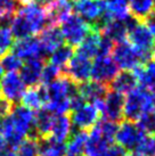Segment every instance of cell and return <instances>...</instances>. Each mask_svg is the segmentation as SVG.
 Segmentation results:
<instances>
[{
	"label": "cell",
	"instance_id": "1",
	"mask_svg": "<svg viewBox=\"0 0 155 156\" xmlns=\"http://www.w3.org/2000/svg\"><path fill=\"white\" fill-rule=\"evenodd\" d=\"M151 112V92L138 86L124 97L123 121L136 122L142 113Z\"/></svg>",
	"mask_w": 155,
	"mask_h": 156
},
{
	"label": "cell",
	"instance_id": "2",
	"mask_svg": "<svg viewBox=\"0 0 155 156\" xmlns=\"http://www.w3.org/2000/svg\"><path fill=\"white\" fill-rule=\"evenodd\" d=\"M59 30L62 32L64 42L75 48L88 34L91 27L77 14H71L65 21L60 23Z\"/></svg>",
	"mask_w": 155,
	"mask_h": 156
},
{
	"label": "cell",
	"instance_id": "3",
	"mask_svg": "<svg viewBox=\"0 0 155 156\" xmlns=\"http://www.w3.org/2000/svg\"><path fill=\"white\" fill-rule=\"evenodd\" d=\"M25 90L26 86L17 72H7L0 80L1 97L12 105L17 104Z\"/></svg>",
	"mask_w": 155,
	"mask_h": 156
},
{
	"label": "cell",
	"instance_id": "4",
	"mask_svg": "<svg viewBox=\"0 0 155 156\" xmlns=\"http://www.w3.org/2000/svg\"><path fill=\"white\" fill-rule=\"evenodd\" d=\"M15 129L24 137H34L35 112L25 107L24 105L15 104L9 113Z\"/></svg>",
	"mask_w": 155,
	"mask_h": 156
},
{
	"label": "cell",
	"instance_id": "5",
	"mask_svg": "<svg viewBox=\"0 0 155 156\" xmlns=\"http://www.w3.org/2000/svg\"><path fill=\"white\" fill-rule=\"evenodd\" d=\"M17 12L30 24L33 35L40 34L47 26H49L48 25L46 10L37 1L22 5V7L18 9Z\"/></svg>",
	"mask_w": 155,
	"mask_h": 156
},
{
	"label": "cell",
	"instance_id": "6",
	"mask_svg": "<svg viewBox=\"0 0 155 156\" xmlns=\"http://www.w3.org/2000/svg\"><path fill=\"white\" fill-rule=\"evenodd\" d=\"M145 134L135 122L122 121L116 131L115 140L116 144L124 147L129 153H132Z\"/></svg>",
	"mask_w": 155,
	"mask_h": 156
},
{
	"label": "cell",
	"instance_id": "7",
	"mask_svg": "<svg viewBox=\"0 0 155 156\" xmlns=\"http://www.w3.org/2000/svg\"><path fill=\"white\" fill-rule=\"evenodd\" d=\"M13 54H15L22 61H29L34 58L46 59V54L43 51L39 37L32 35L24 39H18L13 44Z\"/></svg>",
	"mask_w": 155,
	"mask_h": 156
},
{
	"label": "cell",
	"instance_id": "8",
	"mask_svg": "<svg viewBox=\"0 0 155 156\" xmlns=\"http://www.w3.org/2000/svg\"><path fill=\"white\" fill-rule=\"evenodd\" d=\"M91 65L92 63L89 58L74 54L63 69V73L78 84L87 82L90 80Z\"/></svg>",
	"mask_w": 155,
	"mask_h": 156
},
{
	"label": "cell",
	"instance_id": "9",
	"mask_svg": "<svg viewBox=\"0 0 155 156\" xmlns=\"http://www.w3.org/2000/svg\"><path fill=\"white\" fill-rule=\"evenodd\" d=\"M106 4L104 0H75L73 9L78 16L92 27L99 17L106 10Z\"/></svg>",
	"mask_w": 155,
	"mask_h": 156
},
{
	"label": "cell",
	"instance_id": "10",
	"mask_svg": "<svg viewBox=\"0 0 155 156\" xmlns=\"http://www.w3.org/2000/svg\"><path fill=\"white\" fill-rule=\"evenodd\" d=\"M119 73V67L111 56H96L91 65L90 79L92 81L110 84Z\"/></svg>",
	"mask_w": 155,
	"mask_h": 156
},
{
	"label": "cell",
	"instance_id": "11",
	"mask_svg": "<svg viewBox=\"0 0 155 156\" xmlns=\"http://www.w3.org/2000/svg\"><path fill=\"white\" fill-rule=\"evenodd\" d=\"M123 105H124V95L110 90L104 99L103 108L100 111L103 120H107L117 124L121 123L123 121Z\"/></svg>",
	"mask_w": 155,
	"mask_h": 156
},
{
	"label": "cell",
	"instance_id": "12",
	"mask_svg": "<svg viewBox=\"0 0 155 156\" xmlns=\"http://www.w3.org/2000/svg\"><path fill=\"white\" fill-rule=\"evenodd\" d=\"M112 55L113 61L121 69H132L140 65L138 61L137 50L128 40L114 44Z\"/></svg>",
	"mask_w": 155,
	"mask_h": 156
},
{
	"label": "cell",
	"instance_id": "13",
	"mask_svg": "<svg viewBox=\"0 0 155 156\" xmlns=\"http://www.w3.org/2000/svg\"><path fill=\"white\" fill-rule=\"evenodd\" d=\"M99 115V111L95 105L88 103L85 106H82L81 108L70 112L69 114L72 126L79 130L86 131H89L98 122Z\"/></svg>",
	"mask_w": 155,
	"mask_h": 156
},
{
	"label": "cell",
	"instance_id": "14",
	"mask_svg": "<svg viewBox=\"0 0 155 156\" xmlns=\"http://www.w3.org/2000/svg\"><path fill=\"white\" fill-rule=\"evenodd\" d=\"M48 25L58 26L72 14L73 2L71 0H50L45 7Z\"/></svg>",
	"mask_w": 155,
	"mask_h": 156
},
{
	"label": "cell",
	"instance_id": "15",
	"mask_svg": "<svg viewBox=\"0 0 155 156\" xmlns=\"http://www.w3.org/2000/svg\"><path fill=\"white\" fill-rule=\"evenodd\" d=\"M127 40L137 50L153 51L155 48V39L151 30L145 23L140 22L134 30H131L127 35Z\"/></svg>",
	"mask_w": 155,
	"mask_h": 156
},
{
	"label": "cell",
	"instance_id": "16",
	"mask_svg": "<svg viewBox=\"0 0 155 156\" xmlns=\"http://www.w3.org/2000/svg\"><path fill=\"white\" fill-rule=\"evenodd\" d=\"M111 144L104 138L96 123L88 131V139L85 145V156H106L107 148Z\"/></svg>",
	"mask_w": 155,
	"mask_h": 156
},
{
	"label": "cell",
	"instance_id": "17",
	"mask_svg": "<svg viewBox=\"0 0 155 156\" xmlns=\"http://www.w3.org/2000/svg\"><path fill=\"white\" fill-rule=\"evenodd\" d=\"M78 91L87 103L95 104L105 99L107 92L110 91V86L97 81H87L78 84Z\"/></svg>",
	"mask_w": 155,
	"mask_h": 156
},
{
	"label": "cell",
	"instance_id": "18",
	"mask_svg": "<svg viewBox=\"0 0 155 156\" xmlns=\"http://www.w3.org/2000/svg\"><path fill=\"white\" fill-rule=\"evenodd\" d=\"M43 65H45V59L41 58L29 59L25 63H23L18 74L26 87H35L40 83Z\"/></svg>",
	"mask_w": 155,
	"mask_h": 156
},
{
	"label": "cell",
	"instance_id": "19",
	"mask_svg": "<svg viewBox=\"0 0 155 156\" xmlns=\"http://www.w3.org/2000/svg\"><path fill=\"white\" fill-rule=\"evenodd\" d=\"M22 105L25 107L32 109L33 112H37L40 108L45 107V105L48 101L47 88L43 84H39L35 87H30L24 91V94L21 98Z\"/></svg>",
	"mask_w": 155,
	"mask_h": 156
},
{
	"label": "cell",
	"instance_id": "20",
	"mask_svg": "<svg viewBox=\"0 0 155 156\" xmlns=\"http://www.w3.org/2000/svg\"><path fill=\"white\" fill-rule=\"evenodd\" d=\"M108 86H110V90L125 95L136 89L139 84H138L136 75L131 69H122L121 72L116 74L115 78L113 79Z\"/></svg>",
	"mask_w": 155,
	"mask_h": 156
},
{
	"label": "cell",
	"instance_id": "21",
	"mask_svg": "<svg viewBox=\"0 0 155 156\" xmlns=\"http://www.w3.org/2000/svg\"><path fill=\"white\" fill-rule=\"evenodd\" d=\"M39 40L46 56H49L56 48L64 44V39L58 26H47L40 33Z\"/></svg>",
	"mask_w": 155,
	"mask_h": 156
},
{
	"label": "cell",
	"instance_id": "22",
	"mask_svg": "<svg viewBox=\"0 0 155 156\" xmlns=\"http://www.w3.org/2000/svg\"><path fill=\"white\" fill-rule=\"evenodd\" d=\"M99 39H100V33L91 27V30L83 38V40L74 48V50H75L74 54L87 57L89 59H91L92 57H96L97 51H98Z\"/></svg>",
	"mask_w": 155,
	"mask_h": 156
},
{
	"label": "cell",
	"instance_id": "23",
	"mask_svg": "<svg viewBox=\"0 0 155 156\" xmlns=\"http://www.w3.org/2000/svg\"><path fill=\"white\" fill-rule=\"evenodd\" d=\"M55 115L50 113L46 107H42L35 112L34 117V137L43 138L50 136L52 121Z\"/></svg>",
	"mask_w": 155,
	"mask_h": 156
},
{
	"label": "cell",
	"instance_id": "24",
	"mask_svg": "<svg viewBox=\"0 0 155 156\" xmlns=\"http://www.w3.org/2000/svg\"><path fill=\"white\" fill-rule=\"evenodd\" d=\"M71 132H72V123H71L69 114L55 115L52 130H50V137L58 141L65 143L70 138Z\"/></svg>",
	"mask_w": 155,
	"mask_h": 156
},
{
	"label": "cell",
	"instance_id": "25",
	"mask_svg": "<svg viewBox=\"0 0 155 156\" xmlns=\"http://www.w3.org/2000/svg\"><path fill=\"white\" fill-rule=\"evenodd\" d=\"M88 139V131L78 130L71 132L70 138L67 139L65 156H83L85 154V145Z\"/></svg>",
	"mask_w": 155,
	"mask_h": 156
},
{
	"label": "cell",
	"instance_id": "26",
	"mask_svg": "<svg viewBox=\"0 0 155 156\" xmlns=\"http://www.w3.org/2000/svg\"><path fill=\"white\" fill-rule=\"evenodd\" d=\"M39 156H65L66 145L52 137L38 138Z\"/></svg>",
	"mask_w": 155,
	"mask_h": 156
},
{
	"label": "cell",
	"instance_id": "27",
	"mask_svg": "<svg viewBox=\"0 0 155 156\" xmlns=\"http://www.w3.org/2000/svg\"><path fill=\"white\" fill-rule=\"evenodd\" d=\"M99 33L102 35L107 37L108 39L112 40L114 44H117V42L127 40L128 31H127L124 23L122 21H120V20H112Z\"/></svg>",
	"mask_w": 155,
	"mask_h": 156
},
{
	"label": "cell",
	"instance_id": "28",
	"mask_svg": "<svg viewBox=\"0 0 155 156\" xmlns=\"http://www.w3.org/2000/svg\"><path fill=\"white\" fill-rule=\"evenodd\" d=\"M128 8L129 13L142 23L150 14L154 12L153 0H129Z\"/></svg>",
	"mask_w": 155,
	"mask_h": 156
},
{
	"label": "cell",
	"instance_id": "29",
	"mask_svg": "<svg viewBox=\"0 0 155 156\" xmlns=\"http://www.w3.org/2000/svg\"><path fill=\"white\" fill-rule=\"evenodd\" d=\"M74 47L69 46V44H62L58 48H56L54 51L49 55V63H52L54 65L58 67H64L69 61L72 58L74 55Z\"/></svg>",
	"mask_w": 155,
	"mask_h": 156
},
{
	"label": "cell",
	"instance_id": "30",
	"mask_svg": "<svg viewBox=\"0 0 155 156\" xmlns=\"http://www.w3.org/2000/svg\"><path fill=\"white\" fill-rule=\"evenodd\" d=\"M17 10V0H0V26H8Z\"/></svg>",
	"mask_w": 155,
	"mask_h": 156
},
{
	"label": "cell",
	"instance_id": "31",
	"mask_svg": "<svg viewBox=\"0 0 155 156\" xmlns=\"http://www.w3.org/2000/svg\"><path fill=\"white\" fill-rule=\"evenodd\" d=\"M132 154L142 156H155V138L151 134H145L138 143Z\"/></svg>",
	"mask_w": 155,
	"mask_h": 156
},
{
	"label": "cell",
	"instance_id": "32",
	"mask_svg": "<svg viewBox=\"0 0 155 156\" xmlns=\"http://www.w3.org/2000/svg\"><path fill=\"white\" fill-rule=\"evenodd\" d=\"M63 73V69H60L58 66L54 65L52 63L45 64L42 69V73H41V79L40 82L43 86H48L52 82L56 81Z\"/></svg>",
	"mask_w": 155,
	"mask_h": 156
},
{
	"label": "cell",
	"instance_id": "33",
	"mask_svg": "<svg viewBox=\"0 0 155 156\" xmlns=\"http://www.w3.org/2000/svg\"><path fill=\"white\" fill-rule=\"evenodd\" d=\"M16 156H39L38 138L27 137L16 149Z\"/></svg>",
	"mask_w": 155,
	"mask_h": 156
},
{
	"label": "cell",
	"instance_id": "34",
	"mask_svg": "<svg viewBox=\"0 0 155 156\" xmlns=\"http://www.w3.org/2000/svg\"><path fill=\"white\" fill-rule=\"evenodd\" d=\"M137 126L144 131V133L155 134V112H146L142 113L140 117L138 119Z\"/></svg>",
	"mask_w": 155,
	"mask_h": 156
},
{
	"label": "cell",
	"instance_id": "35",
	"mask_svg": "<svg viewBox=\"0 0 155 156\" xmlns=\"http://www.w3.org/2000/svg\"><path fill=\"white\" fill-rule=\"evenodd\" d=\"M97 126L99 128V131L104 138L107 140L110 144H113L115 140V134L119 128L117 123L107 121V120H102V121L97 122Z\"/></svg>",
	"mask_w": 155,
	"mask_h": 156
},
{
	"label": "cell",
	"instance_id": "36",
	"mask_svg": "<svg viewBox=\"0 0 155 156\" xmlns=\"http://www.w3.org/2000/svg\"><path fill=\"white\" fill-rule=\"evenodd\" d=\"M14 37L8 26H0V58L12 49Z\"/></svg>",
	"mask_w": 155,
	"mask_h": 156
},
{
	"label": "cell",
	"instance_id": "37",
	"mask_svg": "<svg viewBox=\"0 0 155 156\" xmlns=\"http://www.w3.org/2000/svg\"><path fill=\"white\" fill-rule=\"evenodd\" d=\"M0 63L7 72H17L23 65V61L13 52H7L6 55H4L0 58Z\"/></svg>",
	"mask_w": 155,
	"mask_h": 156
},
{
	"label": "cell",
	"instance_id": "38",
	"mask_svg": "<svg viewBox=\"0 0 155 156\" xmlns=\"http://www.w3.org/2000/svg\"><path fill=\"white\" fill-rule=\"evenodd\" d=\"M113 47H114V42L112 40L108 39L107 37H105V35L100 34L97 56H110L112 54Z\"/></svg>",
	"mask_w": 155,
	"mask_h": 156
},
{
	"label": "cell",
	"instance_id": "39",
	"mask_svg": "<svg viewBox=\"0 0 155 156\" xmlns=\"http://www.w3.org/2000/svg\"><path fill=\"white\" fill-rule=\"evenodd\" d=\"M130 153L119 144H111L107 148L106 156H129Z\"/></svg>",
	"mask_w": 155,
	"mask_h": 156
},
{
	"label": "cell",
	"instance_id": "40",
	"mask_svg": "<svg viewBox=\"0 0 155 156\" xmlns=\"http://www.w3.org/2000/svg\"><path fill=\"white\" fill-rule=\"evenodd\" d=\"M0 156H16V149L10 146H6L2 152H0Z\"/></svg>",
	"mask_w": 155,
	"mask_h": 156
},
{
	"label": "cell",
	"instance_id": "41",
	"mask_svg": "<svg viewBox=\"0 0 155 156\" xmlns=\"http://www.w3.org/2000/svg\"><path fill=\"white\" fill-rule=\"evenodd\" d=\"M151 112H155V92L151 94Z\"/></svg>",
	"mask_w": 155,
	"mask_h": 156
},
{
	"label": "cell",
	"instance_id": "42",
	"mask_svg": "<svg viewBox=\"0 0 155 156\" xmlns=\"http://www.w3.org/2000/svg\"><path fill=\"white\" fill-rule=\"evenodd\" d=\"M6 146H7V144H6V141H5V139L0 136V152H2Z\"/></svg>",
	"mask_w": 155,
	"mask_h": 156
},
{
	"label": "cell",
	"instance_id": "43",
	"mask_svg": "<svg viewBox=\"0 0 155 156\" xmlns=\"http://www.w3.org/2000/svg\"><path fill=\"white\" fill-rule=\"evenodd\" d=\"M18 2H21L22 5L29 4V2H33V1H37V0H17Z\"/></svg>",
	"mask_w": 155,
	"mask_h": 156
},
{
	"label": "cell",
	"instance_id": "44",
	"mask_svg": "<svg viewBox=\"0 0 155 156\" xmlns=\"http://www.w3.org/2000/svg\"><path fill=\"white\" fill-rule=\"evenodd\" d=\"M4 75H5V69H4V67H2V65H1V63H0V80L2 79Z\"/></svg>",
	"mask_w": 155,
	"mask_h": 156
},
{
	"label": "cell",
	"instance_id": "45",
	"mask_svg": "<svg viewBox=\"0 0 155 156\" xmlns=\"http://www.w3.org/2000/svg\"><path fill=\"white\" fill-rule=\"evenodd\" d=\"M148 29L151 30L152 34H153V37H154V39H155V25L154 26H151V27H148Z\"/></svg>",
	"mask_w": 155,
	"mask_h": 156
},
{
	"label": "cell",
	"instance_id": "46",
	"mask_svg": "<svg viewBox=\"0 0 155 156\" xmlns=\"http://www.w3.org/2000/svg\"><path fill=\"white\" fill-rule=\"evenodd\" d=\"M153 61L155 62V48H154V50H153Z\"/></svg>",
	"mask_w": 155,
	"mask_h": 156
},
{
	"label": "cell",
	"instance_id": "47",
	"mask_svg": "<svg viewBox=\"0 0 155 156\" xmlns=\"http://www.w3.org/2000/svg\"><path fill=\"white\" fill-rule=\"evenodd\" d=\"M129 156H142V155H137V154H132V153H130Z\"/></svg>",
	"mask_w": 155,
	"mask_h": 156
},
{
	"label": "cell",
	"instance_id": "48",
	"mask_svg": "<svg viewBox=\"0 0 155 156\" xmlns=\"http://www.w3.org/2000/svg\"><path fill=\"white\" fill-rule=\"evenodd\" d=\"M153 8H154V12H155V0H153Z\"/></svg>",
	"mask_w": 155,
	"mask_h": 156
},
{
	"label": "cell",
	"instance_id": "49",
	"mask_svg": "<svg viewBox=\"0 0 155 156\" xmlns=\"http://www.w3.org/2000/svg\"><path fill=\"white\" fill-rule=\"evenodd\" d=\"M0 99H1V91H0Z\"/></svg>",
	"mask_w": 155,
	"mask_h": 156
},
{
	"label": "cell",
	"instance_id": "50",
	"mask_svg": "<svg viewBox=\"0 0 155 156\" xmlns=\"http://www.w3.org/2000/svg\"><path fill=\"white\" fill-rule=\"evenodd\" d=\"M154 138H155V134H154Z\"/></svg>",
	"mask_w": 155,
	"mask_h": 156
},
{
	"label": "cell",
	"instance_id": "51",
	"mask_svg": "<svg viewBox=\"0 0 155 156\" xmlns=\"http://www.w3.org/2000/svg\"><path fill=\"white\" fill-rule=\"evenodd\" d=\"M83 156H85V155H83Z\"/></svg>",
	"mask_w": 155,
	"mask_h": 156
}]
</instances>
